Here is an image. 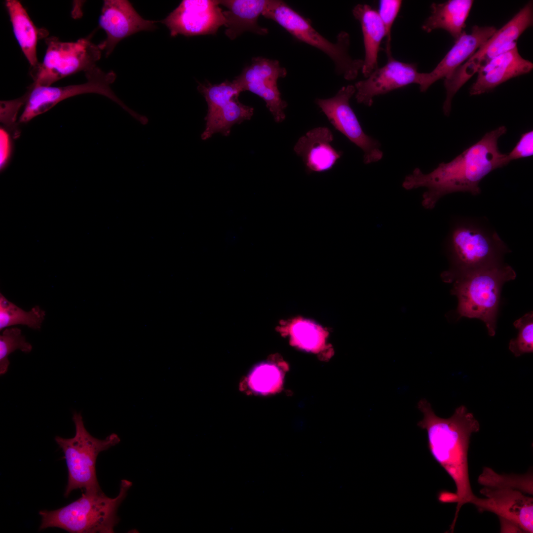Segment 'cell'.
<instances>
[{
  "instance_id": "d4e9b609",
  "label": "cell",
  "mask_w": 533,
  "mask_h": 533,
  "mask_svg": "<svg viewBox=\"0 0 533 533\" xmlns=\"http://www.w3.org/2000/svg\"><path fill=\"white\" fill-rule=\"evenodd\" d=\"M45 312L36 305L26 311L0 294V330L15 325H26L36 330L41 328Z\"/></svg>"
},
{
  "instance_id": "9c48e42d",
  "label": "cell",
  "mask_w": 533,
  "mask_h": 533,
  "mask_svg": "<svg viewBox=\"0 0 533 533\" xmlns=\"http://www.w3.org/2000/svg\"><path fill=\"white\" fill-rule=\"evenodd\" d=\"M533 23V4L530 1L500 29L496 30L469 59L445 78L446 96L443 111L450 113L453 98L459 89L480 67L495 57L517 46V39Z\"/></svg>"
},
{
  "instance_id": "5bb4252c",
  "label": "cell",
  "mask_w": 533,
  "mask_h": 533,
  "mask_svg": "<svg viewBox=\"0 0 533 533\" xmlns=\"http://www.w3.org/2000/svg\"><path fill=\"white\" fill-rule=\"evenodd\" d=\"M287 74L278 61L256 57L233 81L242 92L249 91L262 98L275 121L279 123L286 118L285 110L288 105L281 98L277 80L285 77Z\"/></svg>"
},
{
  "instance_id": "484cf974",
  "label": "cell",
  "mask_w": 533,
  "mask_h": 533,
  "mask_svg": "<svg viewBox=\"0 0 533 533\" xmlns=\"http://www.w3.org/2000/svg\"><path fill=\"white\" fill-rule=\"evenodd\" d=\"M479 484L490 488H512L533 495V475L499 474L490 467H484L479 476Z\"/></svg>"
},
{
  "instance_id": "836d02e7",
  "label": "cell",
  "mask_w": 533,
  "mask_h": 533,
  "mask_svg": "<svg viewBox=\"0 0 533 533\" xmlns=\"http://www.w3.org/2000/svg\"><path fill=\"white\" fill-rule=\"evenodd\" d=\"M0 168L2 169L6 164L10 149L9 136L3 129H0Z\"/></svg>"
},
{
  "instance_id": "ac0fdd59",
  "label": "cell",
  "mask_w": 533,
  "mask_h": 533,
  "mask_svg": "<svg viewBox=\"0 0 533 533\" xmlns=\"http://www.w3.org/2000/svg\"><path fill=\"white\" fill-rule=\"evenodd\" d=\"M494 26L472 27L470 33L463 31L454 45L436 67L429 73H422L419 90L424 92L435 82L450 76L469 59L495 33Z\"/></svg>"
},
{
  "instance_id": "d6986e66",
  "label": "cell",
  "mask_w": 533,
  "mask_h": 533,
  "mask_svg": "<svg viewBox=\"0 0 533 533\" xmlns=\"http://www.w3.org/2000/svg\"><path fill=\"white\" fill-rule=\"evenodd\" d=\"M533 68V63L523 58L516 46L479 68L477 78L469 88V94L479 95L491 91L512 78L528 74Z\"/></svg>"
},
{
  "instance_id": "7402d4cb",
  "label": "cell",
  "mask_w": 533,
  "mask_h": 533,
  "mask_svg": "<svg viewBox=\"0 0 533 533\" xmlns=\"http://www.w3.org/2000/svg\"><path fill=\"white\" fill-rule=\"evenodd\" d=\"M5 6L14 37L31 68L36 67L39 63L37 54L38 40L46 38L48 33L46 30L38 28L35 25L19 0H7Z\"/></svg>"
},
{
  "instance_id": "8fae6325",
  "label": "cell",
  "mask_w": 533,
  "mask_h": 533,
  "mask_svg": "<svg viewBox=\"0 0 533 533\" xmlns=\"http://www.w3.org/2000/svg\"><path fill=\"white\" fill-rule=\"evenodd\" d=\"M197 90L208 105L205 127L201 135L203 140L218 133L228 136L233 125L250 120L253 115V108L238 101L242 91L233 81L226 80L219 84H200Z\"/></svg>"
},
{
  "instance_id": "52a82bcc",
  "label": "cell",
  "mask_w": 533,
  "mask_h": 533,
  "mask_svg": "<svg viewBox=\"0 0 533 533\" xmlns=\"http://www.w3.org/2000/svg\"><path fill=\"white\" fill-rule=\"evenodd\" d=\"M262 15L276 22L297 39L325 53L334 62L337 74L348 80L356 78L363 61L350 56V37L347 33L341 32L336 42L333 43L319 33L308 19L282 0H268Z\"/></svg>"
},
{
  "instance_id": "f546056e",
  "label": "cell",
  "mask_w": 533,
  "mask_h": 533,
  "mask_svg": "<svg viewBox=\"0 0 533 533\" xmlns=\"http://www.w3.org/2000/svg\"><path fill=\"white\" fill-rule=\"evenodd\" d=\"M515 327L518 330L516 338L511 339L509 349L515 357L533 352V312L530 311L515 321Z\"/></svg>"
},
{
  "instance_id": "7a4b0ae2",
  "label": "cell",
  "mask_w": 533,
  "mask_h": 533,
  "mask_svg": "<svg viewBox=\"0 0 533 533\" xmlns=\"http://www.w3.org/2000/svg\"><path fill=\"white\" fill-rule=\"evenodd\" d=\"M418 408L423 414L418 425L426 431L429 451L456 485V495L451 501L457 503L450 528L453 530L462 506L470 503L475 496L469 481L468 453L470 436L479 431L480 423L464 405L447 419L437 416L425 399L419 401Z\"/></svg>"
},
{
  "instance_id": "44dd1931",
  "label": "cell",
  "mask_w": 533,
  "mask_h": 533,
  "mask_svg": "<svg viewBox=\"0 0 533 533\" xmlns=\"http://www.w3.org/2000/svg\"><path fill=\"white\" fill-rule=\"evenodd\" d=\"M268 0H222L219 4L227 8L223 13L226 19V35L233 40L245 32L265 35L268 29L260 26L258 19Z\"/></svg>"
},
{
  "instance_id": "f1b7e54d",
  "label": "cell",
  "mask_w": 533,
  "mask_h": 533,
  "mask_svg": "<svg viewBox=\"0 0 533 533\" xmlns=\"http://www.w3.org/2000/svg\"><path fill=\"white\" fill-rule=\"evenodd\" d=\"M17 349L24 353H29L32 350V346L22 335L20 329L17 327L7 328L0 336V375L7 372L10 364L8 356Z\"/></svg>"
},
{
  "instance_id": "d6a6232c",
  "label": "cell",
  "mask_w": 533,
  "mask_h": 533,
  "mask_svg": "<svg viewBox=\"0 0 533 533\" xmlns=\"http://www.w3.org/2000/svg\"><path fill=\"white\" fill-rule=\"evenodd\" d=\"M24 105L23 96L10 101L0 102V120L8 127H13L17 113Z\"/></svg>"
},
{
  "instance_id": "30bf717a",
  "label": "cell",
  "mask_w": 533,
  "mask_h": 533,
  "mask_svg": "<svg viewBox=\"0 0 533 533\" xmlns=\"http://www.w3.org/2000/svg\"><path fill=\"white\" fill-rule=\"evenodd\" d=\"M85 75L87 81L79 84L58 87L30 84L27 92L22 96L24 108L19 122H27L65 99L86 93L105 96L117 104L135 119H139L141 114L125 105L110 87L116 78L114 71L105 72L97 66L85 73Z\"/></svg>"
},
{
  "instance_id": "5b68a950",
  "label": "cell",
  "mask_w": 533,
  "mask_h": 533,
  "mask_svg": "<svg viewBox=\"0 0 533 533\" xmlns=\"http://www.w3.org/2000/svg\"><path fill=\"white\" fill-rule=\"evenodd\" d=\"M452 266L443 272L444 281L450 282L462 273L502 263L508 248L495 231L471 221L454 225L447 241Z\"/></svg>"
},
{
  "instance_id": "7c38bea8",
  "label": "cell",
  "mask_w": 533,
  "mask_h": 533,
  "mask_svg": "<svg viewBox=\"0 0 533 533\" xmlns=\"http://www.w3.org/2000/svg\"><path fill=\"white\" fill-rule=\"evenodd\" d=\"M352 85L343 86L333 97L315 102L333 126L363 152V161L370 164L383 157L380 142L366 134L351 108L349 100L355 93Z\"/></svg>"
},
{
  "instance_id": "4dcf8cb0",
  "label": "cell",
  "mask_w": 533,
  "mask_h": 533,
  "mask_svg": "<svg viewBox=\"0 0 533 533\" xmlns=\"http://www.w3.org/2000/svg\"><path fill=\"white\" fill-rule=\"evenodd\" d=\"M402 3V1L400 0H381L379 2L377 12L385 30V51L387 58L392 57L391 51V29Z\"/></svg>"
},
{
  "instance_id": "277c9868",
  "label": "cell",
  "mask_w": 533,
  "mask_h": 533,
  "mask_svg": "<svg viewBox=\"0 0 533 533\" xmlns=\"http://www.w3.org/2000/svg\"><path fill=\"white\" fill-rule=\"evenodd\" d=\"M516 273L502 263L481 267L455 276L452 294L458 300V318H478L485 323L488 334L494 336L500 291Z\"/></svg>"
},
{
  "instance_id": "e0dca14e",
  "label": "cell",
  "mask_w": 533,
  "mask_h": 533,
  "mask_svg": "<svg viewBox=\"0 0 533 533\" xmlns=\"http://www.w3.org/2000/svg\"><path fill=\"white\" fill-rule=\"evenodd\" d=\"M154 23L142 18L128 0H104L99 24L107 37L99 45L108 57L123 39L141 31L154 30Z\"/></svg>"
},
{
  "instance_id": "8992f818",
  "label": "cell",
  "mask_w": 533,
  "mask_h": 533,
  "mask_svg": "<svg viewBox=\"0 0 533 533\" xmlns=\"http://www.w3.org/2000/svg\"><path fill=\"white\" fill-rule=\"evenodd\" d=\"M72 419L75 426V436L70 438L59 436L55 437V442L63 452L67 466L68 479L65 497L76 489L83 490L85 492L101 490L96 472L98 456L118 444L120 440L115 433H112L104 439L91 435L85 427L80 413L75 412Z\"/></svg>"
},
{
  "instance_id": "9a60e30c",
  "label": "cell",
  "mask_w": 533,
  "mask_h": 533,
  "mask_svg": "<svg viewBox=\"0 0 533 533\" xmlns=\"http://www.w3.org/2000/svg\"><path fill=\"white\" fill-rule=\"evenodd\" d=\"M216 0H183L160 21L171 37L216 34L226 19Z\"/></svg>"
},
{
  "instance_id": "1f68e13d",
  "label": "cell",
  "mask_w": 533,
  "mask_h": 533,
  "mask_svg": "<svg viewBox=\"0 0 533 533\" xmlns=\"http://www.w3.org/2000/svg\"><path fill=\"white\" fill-rule=\"evenodd\" d=\"M506 154V160L511 161L528 157L533 155V131L523 133L513 149Z\"/></svg>"
},
{
  "instance_id": "603a6c76",
  "label": "cell",
  "mask_w": 533,
  "mask_h": 533,
  "mask_svg": "<svg viewBox=\"0 0 533 533\" xmlns=\"http://www.w3.org/2000/svg\"><path fill=\"white\" fill-rule=\"evenodd\" d=\"M352 11L362 29L365 57L361 71L367 78L378 68V53L381 42L385 38V30L377 10L370 5L358 4L353 7Z\"/></svg>"
},
{
  "instance_id": "ffe728a7",
  "label": "cell",
  "mask_w": 533,
  "mask_h": 533,
  "mask_svg": "<svg viewBox=\"0 0 533 533\" xmlns=\"http://www.w3.org/2000/svg\"><path fill=\"white\" fill-rule=\"evenodd\" d=\"M333 139L332 132L326 127L313 128L299 139L294 150L302 158L308 172L329 170L340 158L342 152L331 145Z\"/></svg>"
},
{
  "instance_id": "cb8c5ba5",
  "label": "cell",
  "mask_w": 533,
  "mask_h": 533,
  "mask_svg": "<svg viewBox=\"0 0 533 533\" xmlns=\"http://www.w3.org/2000/svg\"><path fill=\"white\" fill-rule=\"evenodd\" d=\"M473 3L472 0H449L440 3H432L431 15L424 22L422 29L427 33L443 29L456 40L463 32Z\"/></svg>"
},
{
  "instance_id": "2e32d148",
  "label": "cell",
  "mask_w": 533,
  "mask_h": 533,
  "mask_svg": "<svg viewBox=\"0 0 533 533\" xmlns=\"http://www.w3.org/2000/svg\"><path fill=\"white\" fill-rule=\"evenodd\" d=\"M422 73L418 71L415 64L388 58L385 65L377 68L364 80L354 85L355 98L358 103L370 107L375 97L386 94L411 84L420 85Z\"/></svg>"
},
{
  "instance_id": "83f0119b",
  "label": "cell",
  "mask_w": 533,
  "mask_h": 533,
  "mask_svg": "<svg viewBox=\"0 0 533 533\" xmlns=\"http://www.w3.org/2000/svg\"><path fill=\"white\" fill-rule=\"evenodd\" d=\"M290 334L294 344L307 351H317L324 343L323 329L308 320H297L292 325Z\"/></svg>"
},
{
  "instance_id": "ba28073f",
  "label": "cell",
  "mask_w": 533,
  "mask_h": 533,
  "mask_svg": "<svg viewBox=\"0 0 533 533\" xmlns=\"http://www.w3.org/2000/svg\"><path fill=\"white\" fill-rule=\"evenodd\" d=\"M95 31L75 41H62L53 36L45 38L43 60L31 68L32 84L51 86L63 78L81 71L85 73L97 67L102 50L99 44L92 41Z\"/></svg>"
},
{
  "instance_id": "3957f363",
  "label": "cell",
  "mask_w": 533,
  "mask_h": 533,
  "mask_svg": "<svg viewBox=\"0 0 533 533\" xmlns=\"http://www.w3.org/2000/svg\"><path fill=\"white\" fill-rule=\"evenodd\" d=\"M132 483L122 480L118 494L114 498L102 490L85 492L76 500L54 510L39 512V530L57 528L71 533H112L119 519L117 509Z\"/></svg>"
},
{
  "instance_id": "4316f807",
  "label": "cell",
  "mask_w": 533,
  "mask_h": 533,
  "mask_svg": "<svg viewBox=\"0 0 533 533\" xmlns=\"http://www.w3.org/2000/svg\"><path fill=\"white\" fill-rule=\"evenodd\" d=\"M283 379L282 371L275 364L263 363L250 373L248 385L254 392L267 394L278 391L282 386Z\"/></svg>"
},
{
  "instance_id": "4fadbf2b",
  "label": "cell",
  "mask_w": 533,
  "mask_h": 533,
  "mask_svg": "<svg viewBox=\"0 0 533 533\" xmlns=\"http://www.w3.org/2000/svg\"><path fill=\"white\" fill-rule=\"evenodd\" d=\"M480 493L485 496H476L470 503L480 512L488 511L496 515L501 529L506 527L511 531L533 533V498L531 495L512 488H490L484 487Z\"/></svg>"
},
{
  "instance_id": "6da1fadb",
  "label": "cell",
  "mask_w": 533,
  "mask_h": 533,
  "mask_svg": "<svg viewBox=\"0 0 533 533\" xmlns=\"http://www.w3.org/2000/svg\"><path fill=\"white\" fill-rule=\"evenodd\" d=\"M506 132V127L502 125L486 133L454 159L440 163L427 174L415 168L405 177L403 188L408 190L426 188L422 205L427 209H433L438 200L448 194L466 192L479 194L482 180L493 171L508 164L506 154L498 147V139Z\"/></svg>"
}]
</instances>
